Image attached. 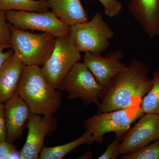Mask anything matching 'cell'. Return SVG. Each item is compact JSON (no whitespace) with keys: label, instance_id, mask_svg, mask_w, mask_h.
<instances>
[{"label":"cell","instance_id":"obj_9","mask_svg":"<svg viewBox=\"0 0 159 159\" xmlns=\"http://www.w3.org/2000/svg\"><path fill=\"white\" fill-rule=\"evenodd\" d=\"M157 140H159V116L144 114L123 137L120 154L125 155L134 152Z\"/></svg>","mask_w":159,"mask_h":159},{"label":"cell","instance_id":"obj_10","mask_svg":"<svg viewBox=\"0 0 159 159\" xmlns=\"http://www.w3.org/2000/svg\"><path fill=\"white\" fill-rule=\"evenodd\" d=\"M57 125V118L54 116H41L32 114L27 123L28 134L20 151L21 159H39L40 153L44 147L45 138L56 130Z\"/></svg>","mask_w":159,"mask_h":159},{"label":"cell","instance_id":"obj_11","mask_svg":"<svg viewBox=\"0 0 159 159\" xmlns=\"http://www.w3.org/2000/svg\"><path fill=\"white\" fill-rule=\"evenodd\" d=\"M123 52L118 50L107 53L104 57L100 54L84 53L83 62L97 81L104 87L117 75L127 70L128 66L121 62Z\"/></svg>","mask_w":159,"mask_h":159},{"label":"cell","instance_id":"obj_7","mask_svg":"<svg viewBox=\"0 0 159 159\" xmlns=\"http://www.w3.org/2000/svg\"><path fill=\"white\" fill-rule=\"evenodd\" d=\"M104 87L99 83L83 62L75 64L57 90L68 93L69 99H82L85 105L99 106Z\"/></svg>","mask_w":159,"mask_h":159},{"label":"cell","instance_id":"obj_21","mask_svg":"<svg viewBox=\"0 0 159 159\" xmlns=\"http://www.w3.org/2000/svg\"><path fill=\"white\" fill-rule=\"evenodd\" d=\"M122 140L116 139L107 145L105 151L98 159H115L120 155V145Z\"/></svg>","mask_w":159,"mask_h":159},{"label":"cell","instance_id":"obj_24","mask_svg":"<svg viewBox=\"0 0 159 159\" xmlns=\"http://www.w3.org/2000/svg\"><path fill=\"white\" fill-rule=\"evenodd\" d=\"M7 129L5 117L4 104L0 103V142L6 141Z\"/></svg>","mask_w":159,"mask_h":159},{"label":"cell","instance_id":"obj_18","mask_svg":"<svg viewBox=\"0 0 159 159\" xmlns=\"http://www.w3.org/2000/svg\"><path fill=\"white\" fill-rule=\"evenodd\" d=\"M152 80V86L143 97L140 107L144 114H154L159 116V70L155 72Z\"/></svg>","mask_w":159,"mask_h":159},{"label":"cell","instance_id":"obj_26","mask_svg":"<svg viewBox=\"0 0 159 159\" xmlns=\"http://www.w3.org/2000/svg\"><path fill=\"white\" fill-rule=\"evenodd\" d=\"M8 159H21V151H19L14 147L9 154Z\"/></svg>","mask_w":159,"mask_h":159},{"label":"cell","instance_id":"obj_12","mask_svg":"<svg viewBox=\"0 0 159 159\" xmlns=\"http://www.w3.org/2000/svg\"><path fill=\"white\" fill-rule=\"evenodd\" d=\"M7 142L13 144L21 137L32 113L25 102L17 93L4 104Z\"/></svg>","mask_w":159,"mask_h":159},{"label":"cell","instance_id":"obj_23","mask_svg":"<svg viewBox=\"0 0 159 159\" xmlns=\"http://www.w3.org/2000/svg\"><path fill=\"white\" fill-rule=\"evenodd\" d=\"M11 48V45L8 43H0V68L14 54L12 49L4 52L6 49Z\"/></svg>","mask_w":159,"mask_h":159},{"label":"cell","instance_id":"obj_22","mask_svg":"<svg viewBox=\"0 0 159 159\" xmlns=\"http://www.w3.org/2000/svg\"><path fill=\"white\" fill-rule=\"evenodd\" d=\"M0 43L11 45L9 23L6 20V12L2 11H0Z\"/></svg>","mask_w":159,"mask_h":159},{"label":"cell","instance_id":"obj_19","mask_svg":"<svg viewBox=\"0 0 159 159\" xmlns=\"http://www.w3.org/2000/svg\"><path fill=\"white\" fill-rule=\"evenodd\" d=\"M122 159H159V140L140 148L139 150L122 156Z\"/></svg>","mask_w":159,"mask_h":159},{"label":"cell","instance_id":"obj_14","mask_svg":"<svg viewBox=\"0 0 159 159\" xmlns=\"http://www.w3.org/2000/svg\"><path fill=\"white\" fill-rule=\"evenodd\" d=\"M25 66L13 54L0 68V103H5L17 93Z\"/></svg>","mask_w":159,"mask_h":159},{"label":"cell","instance_id":"obj_5","mask_svg":"<svg viewBox=\"0 0 159 159\" xmlns=\"http://www.w3.org/2000/svg\"><path fill=\"white\" fill-rule=\"evenodd\" d=\"M80 53L70 33L56 38L53 52L41 68L52 88L58 89L75 64L81 59Z\"/></svg>","mask_w":159,"mask_h":159},{"label":"cell","instance_id":"obj_25","mask_svg":"<svg viewBox=\"0 0 159 159\" xmlns=\"http://www.w3.org/2000/svg\"><path fill=\"white\" fill-rule=\"evenodd\" d=\"M14 147L7 141L0 142V159H8L10 151Z\"/></svg>","mask_w":159,"mask_h":159},{"label":"cell","instance_id":"obj_17","mask_svg":"<svg viewBox=\"0 0 159 159\" xmlns=\"http://www.w3.org/2000/svg\"><path fill=\"white\" fill-rule=\"evenodd\" d=\"M47 0H0V11L43 12L50 11Z\"/></svg>","mask_w":159,"mask_h":159},{"label":"cell","instance_id":"obj_15","mask_svg":"<svg viewBox=\"0 0 159 159\" xmlns=\"http://www.w3.org/2000/svg\"><path fill=\"white\" fill-rule=\"evenodd\" d=\"M50 10L60 20L71 27L89 21L80 0H47Z\"/></svg>","mask_w":159,"mask_h":159},{"label":"cell","instance_id":"obj_27","mask_svg":"<svg viewBox=\"0 0 159 159\" xmlns=\"http://www.w3.org/2000/svg\"><path fill=\"white\" fill-rule=\"evenodd\" d=\"M92 155H93V154H92V152H91L89 151L87 152V153L84 155L83 156L80 158L90 159L92 158Z\"/></svg>","mask_w":159,"mask_h":159},{"label":"cell","instance_id":"obj_3","mask_svg":"<svg viewBox=\"0 0 159 159\" xmlns=\"http://www.w3.org/2000/svg\"><path fill=\"white\" fill-rule=\"evenodd\" d=\"M11 48L21 62L27 66H40L54 50L56 38L47 32L31 33L9 24Z\"/></svg>","mask_w":159,"mask_h":159},{"label":"cell","instance_id":"obj_6","mask_svg":"<svg viewBox=\"0 0 159 159\" xmlns=\"http://www.w3.org/2000/svg\"><path fill=\"white\" fill-rule=\"evenodd\" d=\"M70 34L80 52L100 54L108 49L110 40L114 36L113 31L98 12L90 20L70 27Z\"/></svg>","mask_w":159,"mask_h":159},{"label":"cell","instance_id":"obj_16","mask_svg":"<svg viewBox=\"0 0 159 159\" xmlns=\"http://www.w3.org/2000/svg\"><path fill=\"white\" fill-rule=\"evenodd\" d=\"M94 140L92 134L86 130L85 133L78 139L59 146L44 147L40 153L39 159H61L69 152L84 144H91Z\"/></svg>","mask_w":159,"mask_h":159},{"label":"cell","instance_id":"obj_2","mask_svg":"<svg viewBox=\"0 0 159 159\" xmlns=\"http://www.w3.org/2000/svg\"><path fill=\"white\" fill-rule=\"evenodd\" d=\"M17 94L25 102L32 114L52 116L61 104L59 90L49 84L39 66H25Z\"/></svg>","mask_w":159,"mask_h":159},{"label":"cell","instance_id":"obj_8","mask_svg":"<svg viewBox=\"0 0 159 159\" xmlns=\"http://www.w3.org/2000/svg\"><path fill=\"white\" fill-rule=\"evenodd\" d=\"M6 20L16 29L47 32L55 37L70 33V27L60 20L51 11L43 12L10 10L6 12Z\"/></svg>","mask_w":159,"mask_h":159},{"label":"cell","instance_id":"obj_4","mask_svg":"<svg viewBox=\"0 0 159 159\" xmlns=\"http://www.w3.org/2000/svg\"><path fill=\"white\" fill-rule=\"evenodd\" d=\"M144 114L140 105H135L97 113L86 119L84 125L97 143H102L104 135L111 132L115 133L116 138L122 141L132 124Z\"/></svg>","mask_w":159,"mask_h":159},{"label":"cell","instance_id":"obj_20","mask_svg":"<svg viewBox=\"0 0 159 159\" xmlns=\"http://www.w3.org/2000/svg\"><path fill=\"white\" fill-rule=\"evenodd\" d=\"M104 8V13L110 18L118 16L122 9L121 2L118 0H99Z\"/></svg>","mask_w":159,"mask_h":159},{"label":"cell","instance_id":"obj_13","mask_svg":"<svg viewBox=\"0 0 159 159\" xmlns=\"http://www.w3.org/2000/svg\"><path fill=\"white\" fill-rule=\"evenodd\" d=\"M128 9L148 37L159 36V0H130Z\"/></svg>","mask_w":159,"mask_h":159},{"label":"cell","instance_id":"obj_1","mask_svg":"<svg viewBox=\"0 0 159 159\" xmlns=\"http://www.w3.org/2000/svg\"><path fill=\"white\" fill-rule=\"evenodd\" d=\"M148 69L136 59L127 70L115 76L104 87L98 107V113L140 105L152 85Z\"/></svg>","mask_w":159,"mask_h":159}]
</instances>
